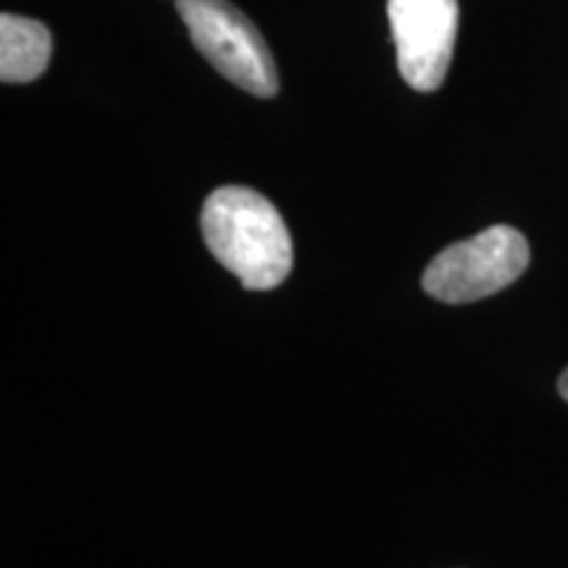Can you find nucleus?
I'll return each instance as SVG.
<instances>
[{
  "label": "nucleus",
  "instance_id": "nucleus-1",
  "mask_svg": "<svg viewBox=\"0 0 568 568\" xmlns=\"http://www.w3.org/2000/svg\"><path fill=\"white\" fill-rule=\"evenodd\" d=\"M213 258L245 290H274L293 272V240L274 203L251 187H219L201 213Z\"/></svg>",
  "mask_w": 568,
  "mask_h": 568
},
{
  "label": "nucleus",
  "instance_id": "nucleus-2",
  "mask_svg": "<svg viewBox=\"0 0 568 568\" xmlns=\"http://www.w3.org/2000/svg\"><path fill=\"white\" fill-rule=\"evenodd\" d=\"M190 40L226 80L258 98L280 90L274 55L266 40L230 0H176Z\"/></svg>",
  "mask_w": 568,
  "mask_h": 568
},
{
  "label": "nucleus",
  "instance_id": "nucleus-3",
  "mask_svg": "<svg viewBox=\"0 0 568 568\" xmlns=\"http://www.w3.org/2000/svg\"><path fill=\"white\" fill-rule=\"evenodd\" d=\"M527 266V237L514 226L497 224L432 258L424 272V290L439 303H474L506 290Z\"/></svg>",
  "mask_w": 568,
  "mask_h": 568
},
{
  "label": "nucleus",
  "instance_id": "nucleus-4",
  "mask_svg": "<svg viewBox=\"0 0 568 568\" xmlns=\"http://www.w3.org/2000/svg\"><path fill=\"white\" fill-rule=\"evenodd\" d=\"M397 69L418 92H435L450 69L458 34V0H387Z\"/></svg>",
  "mask_w": 568,
  "mask_h": 568
},
{
  "label": "nucleus",
  "instance_id": "nucleus-5",
  "mask_svg": "<svg viewBox=\"0 0 568 568\" xmlns=\"http://www.w3.org/2000/svg\"><path fill=\"white\" fill-rule=\"evenodd\" d=\"M53 40L38 19L3 13L0 17V80L6 84L38 80L51 61Z\"/></svg>",
  "mask_w": 568,
  "mask_h": 568
},
{
  "label": "nucleus",
  "instance_id": "nucleus-6",
  "mask_svg": "<svg viewBox=\"0 0 568 568\" xmlns=\"http://www.w3.org/2000/svg\"><path fill=\"white\" fill-rule=\"evenodd\" d=\"M558 393L564 395L566 400H568V368H566L564 374H560V379H558Z\"/></svg>",
  "mask_w": 568,
  "mask_h": 568
}]
</instances>
